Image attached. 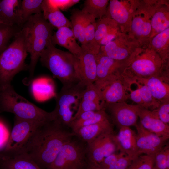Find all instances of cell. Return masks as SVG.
<instances>
[{
	"instance_id": "cell-21",
	"label": "cell",
	"mask_w": 169,
	"mask_h": 169,
	"mask_svg": "<svg viewBox=\"0 0 169 169\" xmlns=\"http://www.w3.org/2000/svg\"><path fill=\"white\" fill-rule=\"evenodd\" d=\"M137 82L146 85L153 97L160 103L169 101V84L156 77L147 79H137Z\"/></svg>"
},
{
	"instance_id": "cell-46",
	"label": "cell",
	"mask_w": 169,
	"mask_h": 169,
	"mask_svg": "<svg viewBox=\"0 0 169 169\" xmlns=\"http://www.w3.org/2000/svg\"><path fill=\"white\" fill-rule=\"evenodd\" d=\"M135 90H132L131 88H129L128 91L130 93L129 94V98L136 105L142 106V102L141 97L140 90L139 87Z\"/></svg>"
},
{
	"instance_id": "cell-22",
	"label": "cell",
	"mask_w": 169,
	"mask_h": 169,
	"mask_svg": "<svg viewBox=\"0 0 169 169\" xmlns=\"http://www.w3.org/2000/svg\"><path fill=\"white\" fill-rule=\"evenodd\" d=\"M42 11L44 18L53 27L57 29L63 27L71 28L70 22L51 0H43Z\"/></svg>"
},
{
	"instance_id": "cell-36",
	"label": "cell",
	"mask_w": 169,
	"mask_h": 169,
	"mask_svg": "<svg viewBox=\"0 0 169 169\" xmlns=\"http://www.w3.org/2000/svg\"><path fill=\"white\" fill-rule=\"evenodd\" d=\"M155 155L138 156L133 159L128 169H154Z\"/></svg>"
},
{
	"instance_id": "cell-28",
	"label": "cell",
	"mask_w": 169,
	"mask_h": 169,
	"mask_svg": "<svg viewBox=\"0 0 169 169\" xmlns=\"http://www.w3.org/2000/svg\"><path fill=\"white\" fill-rule=\"evenodd\" d=\"M42 0H23L21 1L18 13L20 26L24 24L32 15L42 13Z\"/></svg>"
},
{
	"instance_id": "cell-17",
	"label": "cell",
	"mask_w": 169,
	"mask_h": 169,
	"mask_svg": "<svg viewBox=\"0 0 169 169\" xmlns=\"http://www.w3.org/2000/svg\"><path fill=\"white\" fill-rule=\"evenodd\" d=\"M119 129L118 133L115 136L118 150L134 158L139 156L136 133L130 127H122Z\"/></svg>"
},
{
	"instance_id": "cell-40",
	"label": "cell",
	"mask_w": 169,
	"mask_h": 169,
	"mask_svg": "<svg viewBox=\"0 0 169 169\" xmlns=\"http://www.w3.org/2000/svg\"><path fill=\"white\" fill-rule=\"evenodd\" d=\"M81 100L102 104L99 92L94 83L86 86Z\"/></svg>"
},
{
	"instance_id": "cell-10",
	"label": "cell",
	"mask_w": 169,
	"mask_h": 169,
	"mask_svg": "<svg viewBox=\"0 0 169 169\" xmlns=\"http://www.w3.org/2000/svg\"><path fill=\"white\" fill-rule=\"evenodd\" d=\"M45 123L21 119L15 117L14 126L4 149L5 154H13L18 151L36 129Z\"/></svg>"
},
{
	"instance_id": "cell-2",
	"label": "cell",
	"mask_w": 169,
	"mask_h": 169,
	"mask_svg": "<svg viewBox=\"0 0 169 169\" xmlns=\"http://www.w3.org/2000/svg\"><path fill=\"white\" fill-rule=\"evenodd\" d=\"M160 56L153 50L134 52L122 70L120 76L131 87L137 79L152 77L159 78L169 82V71Z\"/></svg>"
},
{
	"instance_id": "cell-31",
	"label": "cell",
	"mask_w": 169,
	"mask_h": 169,
	"mask_svg": "<svg viewBox=\"0 0 169 169\" xmlns=\"http://www.w3.org/2000/svg\"><path fill=\"white\" fill-rule=\"evenodd\" d=\"M169 40V28L158 33L153 36L151 41L153 50L166 62L168 57L165 54L163 49L168 44Z\"/></svg>"
},
{
	"instance_id": "cell-6",
	"label": "cell",
	"mask_w": 169,
	"mask_h": 169,
	"mask_svg": "<svg viewBox=\"0 0 169 169\" xmlns=\"http://www.w3.org/2000/svg\"><path fill=\"white\" fill-rule=\"evenodd\" d=\"M23 25L27 29L28 51L30 58L28 69L29 76L24 82L29 84L33 79L41 53L51 41L54 27L45 19L42 13L32 15Z\"/></svg>"
},
{
	"instance_id": "cell-25",
	"label": "cell",
	"mask_w": 169,
	"mask_h": 169,
	"mask_svg": "<svg viewBox=\"0 0 169 169\" xmlns=\"http://www.w3.org/2000/svg\"><path fill=\"white\" fill-rule=\"evenodd\" d=\"M150 18V16L145 14L144 12L134 14L131 24L132 33L140 39L145 38L150 36L151 27Z\"/></svg>"
},
{
	"instance_id": "cell-42",
	"label": "cell",
	"mask_w": 169,
	"mask_h": 169,
	"mask_svg": "<svg viewBox=\"0 0 169 169\" xmlns=\"http://www.w3.org/2000/svg\"><path fill=\"white\" fill-rule=\"evenodd\" d=\"M134 158L129 156H124L114 164L104 169H128Z\"/></svg>"
},
{
	"instance_id": "cell-26",
	"label": "cell",
	"mask_w": 169,
	"mask_h": 169,
	"mask_svg": "<svg viewBox=\"0 0 169 169\" xmlns=\"http://www.w3.org/2000/svg\"><path fill=\"white\" fill-rule=\"evenodd\" d=\"M92 16L78 9L71 11L70 23L75 38L83 45L84 44V33L85 25Z\"/></svg>"
},
{
	"instance_id": "cell-29",
	"label": "cell",
	"mask_w": 169,
	"mask_h": 169,
	"mask_svg": "<svg viewBox=\"0 0 169 169\" xmlns=\"http://www.w3.org/2000/svg\"><path fill=\"white\" fill-rule=\"evenodd\" d=\"M109 0H86L81 10L94 17L100 19L106 15Z\"/></svg>"
},
{
	"instance_id": "cell-24",
	"label": "cell",
	"mask_w": 169,
	"mask_h": 169,
	"mask_svg": "<svg viewBox=\"0 0 169 169\" xmlns=\"http://www.w3.org/2000/svg\"><path fill=\"white\" fill-rule=\"evenodd\" d=\"M21 1L0 0V23L21 27L19 24L18 11Z\"/></svg>"
},
{
	"instance_id": "cell-18",
	"label": "cell",
	"mask_w": 169,
	"mask_h": 169,
	"mask_svg": "<svg viewBox=\"0 0 169 169\" xmlns=\"http://www.w3.org/2000/svg\"><path fill=\"white\" fill-rule=\"evenodd\" d=\"M114 131L111 121L103 122L82 127L72 131L76 137L87 144L105 133Z\"/></svg>"
},
{
	"instance_id": "cell-45",
	"label": "cell",
	"mask_w": 169,
	"mask_h": 169,
	"mask_svg": "<svg viewBox=\"0 0 169 169\" xmlns=\"http://www.w3.org/2000/svg\"><path fill=\"white\" fill-rule=\"evenodd\" d=\"M51 2L59 10L66 11L69 8L78 3L79 0H51Z\"/></svg>"
},
{
	"instance_id": "cell-11",
	"label": "cell",
	"mask_w": 169,
	"mask_h": 169,
	"mask_svg": "<svg viewBox=\"0 0 169 169\" xmlns=\"http://www.w3.org/2000/svg\"><path fill=\"white\" fill-rule=\"evenodd\" d=\"M114 131L104 133L87 144V157L89 162L99 164L108 156L117 149Z\"/></svg>"
},
{
	"instance_id": "cell-23",
	"label": "cell",
	"mask_w": 169,
	"mask_h": 169,
	"mask_svg": "<svg viewBox=\"0 0 169 169\" xmlns=\"http://www.w3.org/2000/svg\"><path fill=\"white\" fill-rule=\"evenodd\" d=\"M119 35L106 45L100 47V52L122 64L124 67L134 53L120 44Z\"/></svg>"
},
{
	"instance_id": "cell-14",
	"label": "cell",
	"mask_w": 169,
	"mask_h": 169,
	"mask_svg": "<svg viewBox=\"0 0 169 169\" xmlns=\"http://www.w3.org/2000/svg\"><path fill=\"white\" fill-rule=\"evenodd\" d=\"M135 126L137 131L136 141L139 156L155 155L168 143V138L158 136L148 131L139 123Z\"/></svg>"
},
{
	"instance_id": "cell-35",
	"label": "cell",
	"mask_w": 169,
	"mask_h": 169,
	"mask_svg": "<svg viewBox=\"0 0 169 169\" xmlns=\"http://www.w3.org/2000/svg\"><path fill=\"white\" fill-rule=\"evenodd\" d=\"M134 84L139 87L140 90L142 102L141 106L151 110H153L159 106L160 103L153 97L149 89L146 85L137 82Z\"/></svg>"
},
{
	"instance_id": "cell-32",
	"label": "cell",
	"mask_w": 169,
	"mask_h": 169,
	"mask_svg": "<svg viewBox=\"0 0 169 169\" xmlns=\"http://www.w3.org/2000/svg\"><path fill=\"white\" fill-rule=\"evenodd\" d=\"M168 12L164 10L159 9L155 11L151 18V32L154 31L156 34L168 28Z\"/></svg>"
},
{
	"instance_id": "cell-39",
	"label": "cell",
	"mask_w": 169,
	"mask_h": 169,
	"mask_svg": "<svg viewBox=\"0 0 169 169\" xmlns=\"http://www.w3.org/2000/svg\"><path fill=\"white\" fill-rule=\"evenodd\" d=\"M103 109H104L101 103L81 100L76 112L74 115L73 120L83 112L97 111Z\"/></svg>"
},
{
	"instance_id": "cell-1",
	"label": "cell",
	"mask_w": 169,
	"mask_h": 169,
	"mask_svg": "<svg viewBox=\"0 0 169 169\" xmlns=\"http://www.w3.org/2000/svg\"><path fill=\"white\" fill-rule=\"evenodd\" d=\"M55 119L39 125L22 148L24 154L41 169H48L63 145L74 136Z\"/></svg>"
},
{
	"instance_id": "cell-12",
	"label": "cell",
	"mask_w": 169,
	"mask_h": 169,
	"mask_svg": "<svg viewBox=\"0 0 169 169\" xmlns=\"http://www.w3.org/2000/svg\"><path fill=\"white\" fill-rule=\"evenodd\" d=\"M139 105L126 102L104 104V108L110 114L111 121L119 129L124 127L135 126L139 119Z\"/></svg>"
},
{
	"instance_id": "cell-20",
	"label": "cell",
	"mask_w": 169,
	"mask_h": 169,
	"mask_svg": "<svg viewBox=\"0 0 169 169\" xmlns=\"http://www.w3.org/2000/svg\"><path fill=\"white\" fill-rule=\"evenodd\" d=\"M51 42L54 45L57 44L66 48L74 56L78 55L82 49L77 43L71 29L67 27L58 29L53 34Z\"/></svg>"
},
{
	"instance_id": "cell-7",
	"label": "cell",
	"mask_w": 169,
	"mask_h": 169,
	"mask_svg": "<svg viewBox=\"0 0 169 169\" xmlns=\"http://www.w3.org/2000/svg\"><path fill=\"white\" fill-rule=\"evenodd\" d=\"M87 146L74 136L62 147L48 169H86Z\"/></svg>"
},
{
	"instance_id": "cell-47",
	"label": "cell",
	"mask_w": 169,
	"mask_h": 169,
	"mask_svg": "<svg viewBox=\"0 0 169 169\" xmlns=\"http://www.w3.org/2000/svg\"><path fill=\"white\" fill-rule=\"evenodd\" d=\"M86 169H104L100 166L99 164L91 163L88 161V165Z\"/></svg>"
},
{
	"instance_id": "cell-8",
	"label": "cell",
	"mask_w": 169,
	"mask_h": 169,
	"mask_svg": "<svg viewBox=\"0 0 169 169\" xmlns=\"http://www.w3.org/2000/svg\"><path fill=\"white\" fill-rule=\"evenodd\" d=\"M85 87L81 82L70 86H62L55 97L54 110L56 119L67 128H70L73 120L74 109L77 110Z\"/></svg>"
},
{
	"instance_id": "cell-16",
	"label": "cell",
	"mask_w": 169,
	"mask_h": 169,
	"mask_svg": "<svg viewBox=\"0 0 169 169\" xmlns=\"http://www.w3.org/2000/svg\"><path fill=\"white\" fill-rule=\"evenodd\" d=\"M138 115L139 123L144 128L158 136L169 138V125L161 121L152 110L139 106Z\"/></svg>"
},
{
	"instance_id": "cell-27",
	"label": "cell",
	"mask_w": 169,
	"mask_h": 169,
	"mask_svg": "<svg viewBox=\"0 0 169 169\" xmlns=\"http://www.w3.org/2000/svg\"><path fill=\"white\" fill-rule=\"evenodd\" d=\"M106 15L117 24L121 25L128 23L130 19V11L121 1L118 0H110Z\"/></svg>"
},
{
	"instance_id": "cell-38",
	"label": "cell",
	"mask_w": 169,
	"mask_h": 169,
	"mask_svg": "<svg viewBox=\"0 0 169 169\" xmlns=\"http://www.w3.org/2000/svg\"><path fill=\"white\" fill-rule=\"evenodd\" d=\"M95 19L92 16L87 21L84 30V45H81L97 44L95 42V39L96 25Z\"/></svg>"
},
{
	"instance_id": "cell-4",
	"label": "cell",
	"mask_w": 169,
	"mask_h": 169,
	"mask_svg": "<svg viewBox=\"0 0 169 169\" xmlns=\"http://www.w3.org/2000/svg\"><path fill=\"white\" fill-rule=\"evenodd\" d=\"M0 112L13 114L20 119L46 123L56 119L54 110L48 112L18 94L11 84L0 87Z\"/></svg>"
},
{
	"instance_id": "cell-43",
	"label": "cell",
	"mask_w": 169,
	"mask_h": 169,
	"mask_svg": "<svg viewBox=\"0 0 169 169\" xmlns=\"http://www.w3.org/2000/svg\"><path fill=\"white\" fill-rule=\"evenodd\" d=\"M125 154L121 152L111 154L105 157L99 165L103 168L105 169L114 164L120 158L125 156Z\"/></svg>"
},
{
	"instance_id": "cell-34",
	"label": "cell",
	"mask_w": 169,
	"mask_h": 169,
	"mask_svg": "<svg viewBox=\"0 0 169 169\" xmlns=\"http://www.w3.org/2000/svg\"><path fill=\"white\" fill-rule=\"evenodd\" d=\"M111 121L110 117L104 109L96 111L95 114L87 120L82 122L72 124L70 127L72 131L86 126L99 123Z\"/></svg>"
},
{
	"instance_id": "cell-37",
	"label": "cell",
	"mask_w": 169,
	"mask_h": 169,
	"mask_svg": "<svg viewBox=\"0 0 169 169\" xmlns=\"http://www.w3.org/2000/svg\"><path fill=\"white\" fill-rule=\"evenodd\" d=\"M154 169H169V143L156 154Z\"/></svg>"
},
{
	"instance_id": "cell-13",
	"label": "cell",
	"mask_w": 169,
	"mask_h": 169,
	"mask_svg": "<svg viewBox=\"0 0 169 169\" xmlns=\"http://www.w3.org/2000/svg\"><path fill=\"white\" fill-rule=\"evenodd\" d=\"M96 61V78L94 84L100 91L112 81L119 78L123 66L119 62L99 52Z\"/></svg>"
},
{
	"instance_id": "cell-5",
	"label": "cell",
	"mask_w": 169,
	"mask_h": 169,
	"mask_svg": "<svg viewBox=\"0 0 169 169\" xmlns=\"http://www.w3.org/2000/svg\"><path fill=\"white\" fill-rule=\"evenodd\" d=\"M27 29L23 25L14 39L0 53V87L11 84L15 75L27 70Z\"/></svg>"
},
{
	"instance_id": "cell-44",
	"label": "cell",
	"mask_w": 169,
	"mask_h": 169,
	"mask_svg": "<svg viewBox=\"0 0 169 169\" xmlns=\"http://www.w3.org/2000/svg\"><path fill=\"white\" fill-rule=\"evenodd\" d=\"M10 135L8 128L4 124L0 121V151L5 149Z\"/></svg>"
},
{
	"instance_id": "cell-30",
	"label": "cell",
	"mask_w": 169,
	"mask_h": 169,
	"mask_svg": "<svg viewBox=\"0 0 169 169\" xmlns=\"http://www.w3.org/2000/svg\"><path fill=\"white\" fill-rule=\"evenodd\" d=\"M118 24L112 19L106 17L96 21L95 39L99 45L102 38L110 31L118 28Z\"/></svg>"
},
{
	"instance_id": "cell-33",
	"label": "cell",
	"mask_w": 169,
	"mask_h": 169,
	"mask_svg": "<svg viewBox=\"0 0 169 169\" xmlns=\"http://www.w3.org/2000/svg\"><path fill=\"white\" fill-rule=\"evenodd\" d=\"M22 28L0 23V53L6 48L10 39L15 37Z\"/></svg>"
},
{
	"instance_id": "cell-19",
	"label": "cell",
	"mask_w": 169,
	"mask_h": 169,
	"mask_svg": "<svg viewBox=\"0 0 169 169\" xmlns=\"http://www.w3.org/2000/svg\"><path fill=\"white\" fill-rule=\"evenodd\" d=\"M0 162L2 169H41L29 157L22 153L0 156Z\"/></svg>"
},
{
	"instance_id": "cell-9",
	"label": "cell",
	"mask_w": 169,
	"mask_h": 169,
	"mask_svg": "<svg viewBox=\"0 0 169 169\" xmlns=\"http://www.w3.org/2000/svg\"><path fill=\"white\" fill-rule=\"evenodd\" d=\"M81 50L76 58L80 82L84 86L93 84L96 78V61L100 46L81 45Z\"/></svg>"
},
{
	"instance_id": "cell-3",
	"label": "cell",
	"mask_w": 169,
	"mask_h": 169,
	"mask_svg": "<svg viewBox=\"0 0 169 169\" xmlns=\"http://www.w3.org/2000/svg\"><path fill=\"white\" fill-rule=\"evenodd\" d=\"M42 65L48 69L62 86L69 87L80 82L75 56L69 51L56 48L50 41L41 53Z\"/></svg>"
},
{
	"instance_id": "cell-41",
	"label": "cell",
	"mask_w": 169,
	"mask_h": 169,
	"mask_svg": "<svg viewBox=\"0 0 169 169\" xmlns=\"http://www.w3.org/2000/svg\"><path fill=\"white\" fill-rule=\"evenodd\" d=\"M163 122L169 124V101L160 103L156 108L152 110Z\"/></svg>"
},
{
	"instance_id": "cell-15",
	"label": "cell",
	"mask_w": 169,
	"mask_h": 169,
	"mask_svg": "<svg viewBox=\"0 0 169 169\" xmlns=\"http://www.w3.org/2000/svg\"><path fill=\"white\" fill-rule=\"evenodd\" d=\"M129 87L121 77L112 81L100 91L102 104L126 102L129 98Z\"/></svg>"
}]
</instances>
